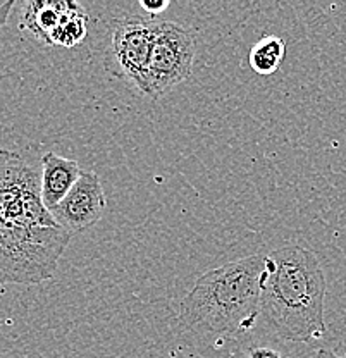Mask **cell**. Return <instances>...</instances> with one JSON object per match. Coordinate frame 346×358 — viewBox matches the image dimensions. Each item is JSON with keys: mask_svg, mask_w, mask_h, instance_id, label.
<instances>
[{"mask_svg": "<svg viewBox=\"0 0 346 358\" xmlns=\"http://www.w3.org/2000/svg\"><path fill=\"white\" fill-rule=\"evenodd\" d=\"M73 234L42 200V171L0 150V286H33L54 278Z\"/></svg>", "mask_w": 346, "mask_h": 358, "instance_id": "obj_1", "label": "cell"}, {"mask_svg": "<svg viewBox=\"0 0 346 358\" xmlns=\"http://www.w3.org/2000/svg\"><path fill=\"white\" fill-rule=\"evenodd\" d=\"M326 275L314 252L296 245L266 255L260 313L286 341L310 343L326 334Z\"/></svg>", "mask_w": 346, "mask_h": 358, "instance_id": "obj_2", "label": "cell"}, {"mask_svg": "<svg viewBox=\"0 0 346 358\" xmlns=\"http://www.w3.org/2000/svg\"><path fill=\"white\" fill-rule=\"evenodd\" d=\"M266 255H250L207 271L181 301L188 327L226 338L254 329L260 315Z\"/></svg>", "mask_w": 346, "mask_h": 358, "instance_id": "obj_3", "label": "cell"}, {"mask_svg": "<svg viewBox=\"0 0 346 358\" xmlns=\"http://www.w3.org/2000/svg\"><path fill=\"white\" fill-rule=\"evenodd\" d=\"M155 31V20H143L141 16L115 20L110 28L109 47L103 54L106 69L143 95L148 92V64Z\"/></svg>", "mask_w": 346, "mask_h": 358, "instance_id": "obj_4", "label": "cell"}, {"mask_svg": "<svg viewBox=\"0 0 346 358\" xmlns=\"http://www.w3.org/2000/svg\"><path fill=\"white\" fill-rule=\"evenodd\" d=\"M195 54V40L185 26L173 21H157L148 64L147 96L161 99L164 93L188 80Z\"/></svg>", "mask_w": 346, "mask_h": 358, "instance_id": "obj_5", "label": "cell"}, {"mask_svg": "<svg viewBox=\"0 0 346 358\" xmlns=\"http://www.w3.org/2000/svg\"><path fill=\"white\" fill-rule=\"evenodd\" d=\"M106 207L102 179L93 171H83L66 199L52 210V215L68 233L76 234L99 222Z\"/></svg>", "mask_w": 346, "mask_h": 358, "instance_id": "obj_6", "label": "cell"}, {"mask_svg": "<svg viewBox=\"0 0 346 358\" xmlns=\"http://www.w3.org/2000/svg\"><path fill=\"white\" fill-rule=\"evenodd\" d=\"M76 6V2L66 0H36L26 3L21 17V29H26L38 42L52 47L59 28Z\"/></svg>", "mask_w": 346, "mask_h": 358, "instance_id": "obj_7", "label": "cell"}, {"mask_svg": "<svg viewBox=\"0 0 346 358\" xmlns=\"http://www.w3.org/2000/svg\"><path fill=\"white\" fill-rule=\"evenodd\" d=\"M83 171L76 160L66 159L54 152L42 157V200L48 210H54L71 192Z\"/></svg>", "mask_w": 346, "mask_h": 358, "instance_id": "obj_8", "label": "cell"}, {"mask_svg": "<svg viewBox=\"0 0 346 358\" xmlns=\"http://www.w3.org/2000/svg\"><path fill=\"white\" fill-rule=\"evenodd\" d=\"M286 55V43L279 36H264L252 47L248 62L254 73L260 76H271L277 73Z\"/></svg>", "mask_w": 346, "mask_h": 358, "instance_id": "obj_9", "label": "cell"}, {"mask_svg": "<svg viewBox=\"0 0 346 358\" xmlns=\"http://www.w3.org/2000/svg\"><path fill=\"white\" fill-rule=\"evenodd\" d=\"M88 35V14L83 7L78 3L73 9V13L69 14L68 20L62 22V26L59 28L57 35L54 38V45L52 47H76L87 38Z\"/></svg>", "mask_w": 346, "mask_h": 358, "instance_id": "obj_10", "label": "cell"}, {"mask_svg": "<svg viewBox=\"0 0 346 358\" xmlns=\"http://www.w3.org/2000/svg\"><path fill=\"white\" fill-rule=\"evenodd\" d=\"M247 358H286L274 346H252L247 352Z\"/></svg>", "mask_w": 346, "mask_h": 358, "instance_id": "obj_11", "label": "cell"}, {"mask_svg": "<svg viewBox=\"0 0 346 358\" xmlns=\"http://www.w3.org/2000/svg\"><path fill=\"white\" fill-rule=\"evenodd\" d=\"M169 0H140V7L145 10L147 14H161L164 10L169 7Z\"/></svg>", "mask_w": 346, "mask_h": 358, "instance_id": "obj_12", "label": "cell"}, {"mask_svg": "<svg viewBox=\"0 0 346 358\" xmlns=\"http://www.w3.org/2000/svg\"><path fill=\"white\" fill-rule=\"evenodd\" d=\"M315 358H341V357H338L336 353L331 352V350H319L317 357Z\"/></svg>", "mask_w": 346, "mask_h": 358, "instance_id": "obj_13", "label": "cell"}]
</instances>
